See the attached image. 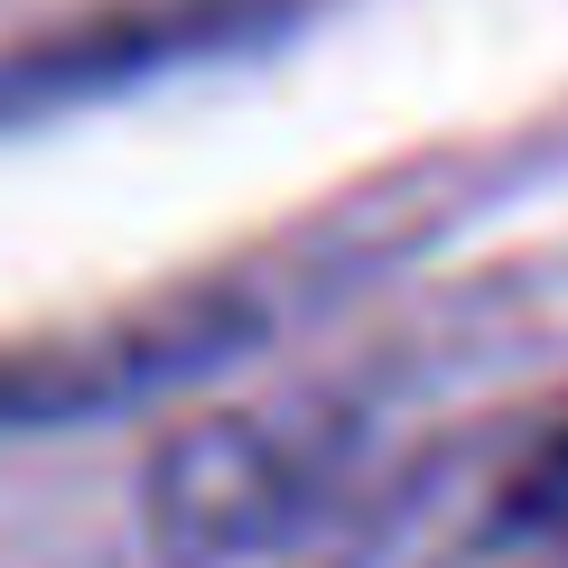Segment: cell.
Segmentation results:
<instances>
[{"mask_svg": "<svg viewBox=\"0 0 568 568\" xmlns=\"http://www.w3.org/2000/svg\"><path fill=\"white\" fill-rule=\"evenodd\" d=\"M307 494V457L252 410H205L150 457L140 513L169 559H243L290 531Z\"/></svg>", "mask_w": 568, "mask_h": 568, "instance_id": "cell-1", "label": "cell"}, {"mask_svg": "<svg viewBox=\"0 0 568 568\" xmlns=\"http://www.w3.org/2000/svg\"><path fill=\"white\" fill-rule=\"evenodd\" d=\"M513 513H523L531 531H550V540H568V438H559L550 457H540L531 476H523V504H513Z\"/></svg>", "mask_w": 568, "mask_h": 568, "instance_id": "cell-2", "label": "cell"}]
</instances>
